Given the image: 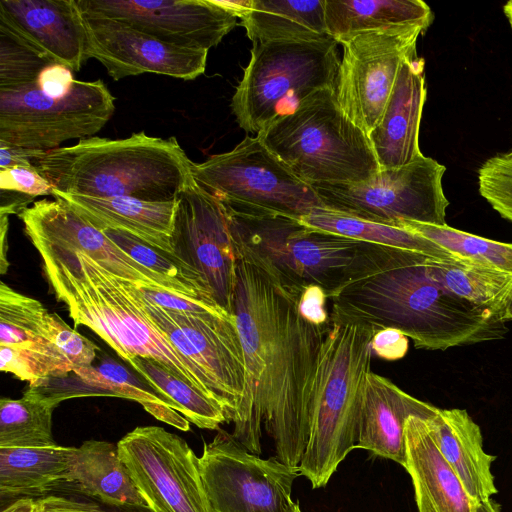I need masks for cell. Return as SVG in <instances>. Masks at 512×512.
<instances>
[{
  "label": "cell",
  "mask_w": 512,
  "mask_h": 512,
  "mask_svg": "<svg viewBox=\"0 0 512 512\" xmlns=\"http://www.w3.org/2000/svg\"><path fill=\"white\" fill-rule=\"evenodd\" d=\"M232 235L236 251L232 313L247 367V388L232 435L258 455L264 425L277 459L299 466L309 439L316 371L329 325L306 321L298 311L301 288Z\"/></svg>",
  "instance_id": "obj_1"
},
{
  "label": "cell",
  "mask_w": 512,
  "mask_h": 512,
  "mask_svg": "<svg viewBox=\"0 0 512 512\" xmlns=\"http://www.w3.org/2000/svg\"><path fill=\"white\" fill-rule=\"evenodd\" d=\"M430 256L364 243L342 283L328 296L330 322L376 331L395 328L426 350L505 337L500 313L452 293L432 275Z\"/></svg>",
  "instance_id": "obj_2"
},
{
  "label": "cell",
  "mask_w": 512,
  "mask_h": 512,
  "mask_svg": "<svg viewBox=\"0 0 512 512\" xmlns=\"http://www.w3.org/2000/svg\"><path fill=\"white\" fill-rule=\"evenodd\" d=\"M30 241L42 258L55 296L67 306L75 326L89 327L127 363L137 356L156 360L222 406L206 374L150 320L135 283L85 254L38 239Z\"/></svg>",
  "instance_id": "obj_3"
},
{
  "label": "cell",
  "mask_w": 512,
  "mask_h": 512,
  "mask_svg": "<svg viewBox=\"0 0 512 512\" xmlns=\"http://www.w3.org/2000/svg\"><path fill=\"white\" fill-rule=\"evenodd\" d=\"M53 191L92 197L175 201L193 179V162L175 137L144 131L123 139L90 137L33 159Z\"/></svg>",
  "instance_id": "obj_4"
},
{
  "label": "cell",
  "mask_w": 512,
  "mask_h": 512,
  "mask_svg": "<svg viewBox=\"0 0 512 512\" xmlns=\"http://www.w3.org/2000/svg\"><path fill=\"white\" fill-rule=\"evenodd\" d=\"M374 328L330 322L321 345L309 439L299 464L313 488L325 487L356 448L364 386L371 372Z\"/></svg>",
  "instance_id": "obj_5"
},
{
  "label": "cell",
  "mask_w": 512,
  "mask_h": 512,
  "mask_svg": "<svg viewBox=\"0 0 512 512\" xmlns=\"http://www.w3.org/2000/svg\"><path fill=\"white\" fill-rule=\"evenodd\" d=\"M257 137L310 185L365 182L380 171L368 135L342 112L332 88L311 94Z\"/></svg>",
  "instance_id": "obj_6"
},
{
  "label": "cell",
  "mask_w": 512,
  "mask_h": 512,
  "mask_svg": "<svg viewBox=\"0 0 512 512\" xmlns=\"http://www.w3.org/2000/svg\"><path fill=\"white\" fill-rule=\"evenodd\" d=\"M334 39L253 43L231 100L238 125L258 134L311 94L333 89L340 60Z\"/></svg>",
  "instance_id": "obj_7"
},
{
  "label": "cell",
  "mask_w": 512,
  "mask_h": 512,
  "mask_svg": "<svg viewBox=\"0 0 512 512\" xmlns=\"http://www.w3.org/2000/svg\"><path fill=\"white\" fill-rule=\"evenodd\" d=\"M193 178L227 206L242 212L299 219L324 208L312 185L297 177L259 137L194 163Z\"/></svg>",
  "instance_id": "obj_8"
},
{
  "label": "cell",
  "mask_w": 512,
  "mask_h": 512,
  "mask_svg": "<svg viewBox=\"0 0 512 512\" xmlns=\"http://www.w3.org/2000/svg\"><path fill=\"white\" fill-rule=\"evenodd\" d=\"M226 207L231 230L242 242L286 281L301 289L321 286L327 297L342 283L365 243L311 229L296 218Z\"/></svg>",
  "instance_id": "obj_9"
},
{
  "label": "cell",
  "mask_w": 512,
  "mask_h": 512,
  "mask_svg": "<svg viewBox=\"0 0 512 512\" xmlns=\"http://www.w3.org/2000/svg\"><path fill=\"white\" fill-rule=\"evenodd\" d=\"M114 102L100 79L75 80L61 97L47 95L36 83L0 91V141L47 151L71 139L93 137L111 119Z\"/></svg>",
  "instance_id": "obj_10"
},
{
  "label": "cell",
  "mask_w": 512,
  "mask_h": 512,
  "mask_svg": "<svg viewBox=\"0 0 512 512\" xmlns=\"http://www.w3.org/2000/svg\"><path fill=\"white\" fill-rule=\"evenodd\" d=\"M445 171L444 165L421 155L406 165L380 169L365 182L312 186L325 209L345 215L392 226L402 221L446 225Z\"/></svg>",
  "instance_id": "obj_11"
},
{
  "label": "cell",
  "mask_w": 512,
  "mask_h": 512,
  "mask_svg": "<svg viewBox=\"0 0 512 512\" xmlns=\"http://www.w3.org/2000/svg\"><path fill=\"white\" fill-rule=\"evenodd\" d=\"M199 465L212 512H292L296 506L291 492L299 466L263 459L224 430L203 443Z\"/></svg>",
  "instance_id": "obj_12"
},
{
  "label": "cell",
  "mask_w": 512,
  "mask_h": 512,
  "mask_svg": "<svg viewBox=\"0 0 512 512\" xmlns=\"http://www.w3.org/2000/svg\"><path fill=\"white\" fill-rule=\"evenodd\" d=\"M421 26L366 31L343 38L333 93L342 112L367 135L380 121L402 63L417 55Z\"/></svg>",
  "instance_id": "obj_13"
},
{
  "label": "cell",
  "mask_w": 512,
  "mask_h": 512,
  "mask_svg": "<svg viewBox=\"0 0 512 512\" xmlns=\"http://www.w3.org/2000/svg\"><path fill=\"white\" fill-rule=\"evenodd\" d=\"M117 447L149 511L212 512L199 457L182 437L160 426H138Z\"/></svg>",
  "instance_id": "obj_14"
},
{
  "label": "cell",
  "mask_w": 512,
  "mask_h": 512,
  "mask_svg": "<svg viewBox=\"0 0 512 512\" xmlns=\"http://www.w3.org/2000/svg\"><path fill=\"white\" fill-rule=\"evenodd\" d=\"M150 320L211 381L228 421H234L247 388V367L234 315L177 312L158 306L140 291Z\"/></svg>",
  "instance_id": "obj_15"
},
{
  "label": "cell",
  "mask_w": 512,
  "mask_h": 512,
  "mask_svg": "<svg viewBox=\"0 0 512 512\" xmlns=\"http://www.w3.org/2000/svg\"><path fill=\"white\" fill-rule=\"evenodd\" d=\"M172 243L176 258L196 271L215 302L233 315L236 251L227 207L194 178L177 198Z\"/></svg>",
  "instance_id": "obj_16"
},
{
  "label": "cell",
  "mask_w": 512,
  "mask_h": 512,
  "mask_svg": "<svg viewBox=\"0 0 512 512\" xmlns=\"http://www.w3.org/2000/svg\"><path fill=\"white\" fill-rule=\"evenodd\" d=\"M82 14L85 58L99 61L115 81L144 73L193 80L206 69L208 50L168 44L127 23Z\"/></svg>",
  "instance_id": "obj_17"
},
{
  "label": "cell",
  "mask_w": 512,
  "mask_h": 512,
  "mask_svg": "<svg viewBox=\"0 0 512 512\" xmlns=\"http://www.w3.org/2000/svg\"><path fill=\"white\" fill-rule=\"evenodd\" d=\"M84 14L131 25L165 43L208 50L238 24L213 0H76Z\"/></svg>",
  "instance_id": "obj_18"
},
{
  "label": "cell",
  "mask_w": 512,
  "mask_h": 512,
  "mask_svg": "<svg viewBox=\"0 0 512 512\" xmlns=\"http://www.w3.org/2000/svg\"><path fill=\"white\" fill-rule=\"evenodd\" d=\"M18 216L29 239H38L85 254L114 275L139 287H159L197 298L173 281L140 265L104 231L92 225L61 198L35 201Z\"/></svg>",
  "instance_id": "obj_19"
},
{
  "label": "cell",
  "mask_w": 512,
  "mask_h": 512,
  "mask_svg": "<svg viewBox=\"0 0 512 512\" xmlns=\"http://www.w3.org/2000/svg\"><path fill=\"white\" fill-rule=\"evenodd\" d=\"M0 24L73 72L86 61L83 14L76 0H1Z\"/></svg>",
  "instance_id": "obj_20"
},
{
  "label": "cell",
  "mask_w": 512,
  "mask_h": 512,
  "mask_svg": "<svg viewBox=\"0 0 512 512\" xmlns=\"http://www.w3.org/2000/svg\"><path fill=\"white\" fill-rule=\"evenodd\" d=\"M425 61L417 55L401 65L380 121L368 134L380 169L406 165L421 155L419 129L426 101Z\"/></svg>",
  "instance_id": "obj_21"
},
{
  "label": "cell",
  "mask_w": 512,
  "mask_h": 512,
  "mask_svg": "<svg viewBox=\"0 0 512 512\" xmlns=\"http://www.w3.org/2000/svg\"><path fill=\"white\" fill-rule=\"evenodd\" d=\"M438 409L371 371L362 395L356 448L368 450L375 456L393 460L404 467L407 419L410 416L428 419Z\"/></svg>",
  "instance_id": "obj_22"
},
{
  "label": "cell",
  "mask_w": 512,
  "mask_h": 512,
  "mask_svg": "<svg viewBox=\"0 0 512 512\" xmlns=\"http://www.w3.org/2000/svg\"><path fill=\"white\" fill-rule=\"evenodd\" d=\"M52 196L68 202L99 230L128 232L176 258L172 235L177 200L145 201L126 196L92 197L58 191H53Z\"/></svg>",
  "instance_id": "obj_23"
},
{
  "label": "cell",
  "mask_w": 512,
  "mask_h": 512,
  "mask_svg": "<svg viewBox=\"0 0 512 512\" xmlns=\"http://www.w3.org/2000/svg\"><path fill=\"white\" fill-rule=\"evenodd\" d=\"M406 463L418 512H475L477 504L438 450L426 420L410 416L405 423Z\"/></svg>",
  "instance_id": "obj_24"
},
{
  "label": "cell",
  "mask_w": 512,
  "mask_h": 512,
  "mask_svg": "<svg viewBox=\"0 0 512 512\" xmlns=\"http://www.w3.org/2000/svg\"><path fill=\"white\" fill-rule=\"evenodd\" d=\"M36 386L61 401L86 396L133 400L157 420L184 432L190 430V422L178 412L177 406L171 400L157 393L148 384L138 381L114 361L99 366L75 367L66 377L49 378Z\"/></svg>",
  "instance_id": "obj_25"
},
{
  "label": "cell",
  "mask_w": 512,
  "mask_h": 512,
  "mask_svg": "<svg viewBox=\"0 0 512 512\" xmlns=\"http://www.w3.org/2000/svg\"><path fill=\"white\" fill-rule=\"evenodd\" d=\"M438 450L477 505L498 493L491 473L496 456L483 450L480 427L464 409H438L425 419Z\"/></svg>",
  "instance_id": "obj_26"
},
{
  "label": "cell",
  "mask_w": 512,
  "mask_h": 512,
  "mask_svg": "<svg viewBox=\"0 0 512 512\" xmlns=\"http://www.w3.org/2000/svg\"><path fill=\"white\" fill-rule=\"evenodd\" d=\"M66 482L111 506L148 509L119 456L117 444L86 440L74 447Z\"/></svg>",
  "instance_id": "obj_27"
},
{
  "label": "cell",
  "mask_w": 512,
  "mask_h": 512,
  "mask_svg": "<svg viewBox=\"0 0 512 512\" xmlns=\"http://www.w3.org/2000/svg\"><path fill=\"white\" fill-rule=\"evenodd\" d=\"M239 19L253 43L332 39L325 23V0H251Z\"/></svg>",
  "instance_id": "obj_28"
},
{
  "label": "cell",
  "mask_w": 512,
  "mask_h": 512,
  "mask_svg": "<svg viewBox=\"0 0 512 512\" xmlns=\"http://www.w3.org/2000/svg\"><path fill=\"white\" fill-rule=\"evenodd\" d=\"M433 12L421 0H325L328 34L337 43L354 34L403 26L427 30Z\"/></svg>",
  "instance_id": "obj_29"
},
{
  "label": "cell",
  "mask_w": 512,
  "mask_h": 512,
  "mask_svg": "<svg viewBox=\"0 0 512 512\" xmlns=\"http://www.w3.org/2000/svg\"><path fill=\"white\" fill-rule=\"evenodd\" d=\"M74 447L0 448V496L41 494L66 482Z\"/></svg>",
  "instance_id": "obj_30"
},
{
  "label": "cell",
  "mask_w": 512,
  "mask_h": 512,
  "mask_svg": "<svg viewBox=\"0 0 512 512\" xmlns=\"http://www.w3.org/2000/svg\"><path fill=\"white\" fill-rule=\"evenodd\" d=\"M298 220L311 229L365 243L417 252L442 260H461L405 228L359 219L325 208H316Z\"/></svg>",
  "instance_id": "obj_31"
},
{
  "label": "cell",
  "mask_w": 512,
  "mask_h": 512,
  "mask_svg": "<svg viewBox=\"0 0 512 512\" xmlns=\"http://www.w3.org/2000/svg\"><path fill=\"white\" fill-rule=\"evenodd\" d=\"M62 401L29 385L19 399L0 400V448L57 445L52 434V415Z\"/></svg>",
  "instance_id": "obj_32"
},
{
  "label": "cell",
  "mask_w": 512,
  "mask_h": 512,
  "mask_svg": "<svg viewBox=\"0 0 512 512\" xmlns=\"http://www.w3.org/2000/svg\"><path fill=\"white\" fill-rule=\"evenodd\" d=\"M427 264L434 278L452 293L503 317L505 301L512 289V274L464 260L428 257Z\"/></svg>",
  "instance_id": "obj_33"
},
{
  "label": "cell",
  "mask_w": 512,
  "mask_h": 512,
  "mask_svg": "<svg viewBox=\"0 0 512 512\" xmlns=\"http://www.w3.org/2000/svg\"><path fill=\"white\" fill-rule=\"evenodd\" d=\"M128 364L157 393L171 400L190 423L215 430L228 421L225 409L202 391L173 374L154 359L133 357Z\"/></svg>",
  "instance_id": "obj_34"
},
{
  "label": "cell",
  "mask_w": 512,
  "mask_h": 512,
  "mask_svg": "<svg viewBox=\"0 0 512 512\" xmlns=\"http://www.w3.org/2000/svg\"><path fill=\"white\" fill-rule=\"evenodd\" d=\"M43 304L0 283V345L21 348H58L48 336Z\"/></svg>",
  "instance_id": "obj_35"
},
{
  "label": "cell",
  "mask_w": 512,
  "mask_h": 512,
  "mask_svg": "<svg viewBox=\"0 0 512 512\" xmlns=\"http://www.w3.org/2000/svg\"><path fill=\"white\" fill-rule=\"evenodd\" d=\"M397 227L417 233L456 258L512 274V243H503L446 225L402 221Z\"/></svg>",
  "instance_id": "obj_36"
},
{
  "label": "cell",
  "mask_w": 512,
  "mask_h": 512,
  "mask_svg": "<svg viewBox=\"0 0 512 512\" xmlns=\"http://www.w3.org/2000/svg\"><path fill=\"white\" fill-rule=\"evenodd\" d=\"M53 64L57 63L0 24V91L36 83L40 73Z\"/></svg>",
  "instance_id": "obj_37"
},
{
  "label": "cell",
  "mask_w": 512,
  "mask_h": 512,
  "mask_svg": "<svg viewBox=\"0 0 512 512\" xmlns=\"http://www.w3.org/2000/svg\"><path fill=\"white\" fill-rule=\"evenodd\" d=\"M73 365L58 349L21 348L0 345V369L29 385H39L49 378H63Z\"/></svg>",
  "instance_id": "obj_38"
},
{
  "label": "cell",
  "mask_w": 512,
  "mask_h": 512,
  "mask_svg": "<svg viewBox=\"0 0 512 512\" xmlns=\"http://www.w3.org/2000/svg\"><path fill=\"white\" fill-rule=\"evenodd\" d=\"M480 195L504 219L512 223V157L500 154L478 169Z\"/></svg>",
  "instance_id": "obj_39"
},
{
  "label": "cell",
  "mask_w": 512,
  "mask_h": 512,
  "mask_svg": "<svg viewBox=\"0 0 512 512\" xmlns=\"http://www.w3.org/2000/svg\"><path fill=\"white\" fill-rule=\"evenodd\" d=\"M47 325L50 341L74 368L92 365L98 351L96 344L72 329L57 313H48Z\"/></svg>",
  "instance_id": "obj_40"
},
{
  "label": "cell",
  "mask_w": 512,
  "mask_h": 512,
  "mask_svg": "<svg viewBox=\"0 0 512 512\" xmlns=\"http://www.w3.org/2000/svg\"><path fill=\"white\" fill-rule=\"evenodd\" d=\"M0 189L16 191L34 199L42 195H53L51 184L34 164L0 169Z\"/></svg>",
  "instance_id": "obj_41"
},
{
  "label": "cell",
  "mask_w": 512,
  "mask_h": 512,
  "mask_svg": "<svg viewBox=\"0 0 512 512\" xmlns=\"http://www.w3.org/2000/svg\"><path fill=\"white\" fill-rule=\"evenodd\" d=\"M139 289L148 300L168 310L187 313L232 315L216 303L176 294L163 288L139 287Z\"/></svg>",
  "instance_id": "obj_42"
},
{
  "label": "cell",
  "mask_w": 512,
  "mask_h": 512,
  "mask_svg": "<svg viewBox=\"0 0 512 512\" xmlns=\"http://www.w3.org/2000/svg\"><path fill=\"white\" fill-rule=\"evenodd\" d=\"M328 300L326 291L318 285H307L301 289L298 299V311L309 323L326 327L330 323V315L326 308Z\"/></svg>",
  "instance_id": "obj_43"
},
{
  "label": "cell",
  "mask_w": 512,
  "mask_h": 512,
  "mask_svg": "<svg viewBox=\"0 0 512 512\" xmlns=\"http://www.w3.org/2000/svg\"><path fill=\"white\" fill-rule=\"evenodd\" d=\"M408 347V337L395 328L377 330L371 340L372 354L390 361L403 358Z\"/></svg>",
  "instance_id": "obj_44"
},
{
  "label": "cell",
  "mask_w": 512,
  "mask_h": 512,
  "mask_svg": "<svg viewBox=\"0 0 512 512\" xmlns=\"http://www.w3.org/2000/svg\"><path fill=\"white\" fill-rule=\"evenodd\" d=\"M75 79L73 71L60 64L46 67L37 79V86L47 95L61 97L69 92Z\"/></svg>",
  "instance_id": "obj_45"
},
{
  "label": "cell",
  "mask_w": 512,
  "mask_h": 512,
  "mask_svg": "<svg viewBox=\"0 0 512 512\" xmlns=\"http://www.w3.org/2000/svg\"><path fill=\"white\" fill-rule=\"evenodd\" d=\"M34 512H113L96 503L74 500L60 495L43 496L35 500Z\"/></svg>",
  "instance_id": "obj_46"
},
{
  "label": "cell",
  "mask_w": 512,
  "mask_h": 512,
  "mask_svg": "<svg viewBox=\"0 0 512 512\" xmlns=\"http://www.w3.org/2000/svg\"><path fill=\"white\" fill-rule=\"evenodd\" d=\"M45 152L44 150L23 148L0 141V169L33 165V159L42 156Z\"/></svg>",
  "instance_id": "obj_47"
},
{
  "label": "cell",
  "mask_w": 512,
  "mask_h": 512,
  "mask_svg": "<svg viewBox=\"0 0 512 512\" xmlns=\"http://www.w3.org/2000/svg\"><path fill=\"white\" fill-rule=\"evenodd\" d=\"M215 4L241 18L251 7V0L243 1H219L213 0Z\"/></svg>",
  "instance_id": "obj_48"
},
{
  "label": "cell",
  "mask_w": 512,
  "mask_h": 512,
  "mask_svg": "<svg viewBox=\"0 0 512 512\" xmlns=\"http://www.w3.org/2000/svg\"><path fill=\"white\" fill-rule=\"evenodd\" d=\"M35 500L32 497H18L1 512H34Z\"/></svg>",
  "instance_id": "obj_49"
},
{
  "label": "cell",
  "mask_w": 512,
  "mask_h": 512,
  "mask_svg": "<svg viewBox=\"0 0 512 512\" xmlns=\"http://www.w3.org/2000/svg\"><path fill=\"white\" fill-rule=\"evenodd\" d=\"M8 230V215H1V273L7 270L8 262L5 259L6 234Z\"/></svg>",
  "instance_id": "obj_50"
},
{
  "label": "cell",
  "mask_w": 512,
  "mask_h": 512,
  "mask_svg": "<svg viewBox=\"0 0 512 512\" xmlns=\"http://www.w3.org/2000/svg\"><path fill=\"white\" fill-rule=\"evenodd\" d=\"M475 512H501V507L497 502L490 499V501L478 505Z\"/></svg>",
  "instance_id": "obj_51"
},
{
  "label": "cell",
  "mask_w": 512,
  "mask_h": 512,
  "mask_svg": "<svg viewBox=\"0 0 512 512\" xmlns=\"http://www.w3.org/2000/svg\"><path fill=\"white\" fill-rule=\"evenodd\" d=\"M503 319L507 322L512 320V289L509 292V295L505 301L504 309H503Z\"/></svg>",
  "instance_id": "obj_52"
},
{
  "label": "cell",
  "mask_w": 512,
  "mask_h": 512,
  "mask_svg": "<svg viewBox=\"0 0 512 512\" xmlns=\"http://www.w3.org/2000/svg\"><path fill=\"white\" fill-rule=\"evenodd\" d=\"M503 12L509 22V25L512 29V0L508 1L504 6H503Z\"/></svg>",
  "instance_id": "obj_53"
},
{
  "label": "cell",
  "mask_w": 512,
  "mask_h": 512,
  "mask_svg": "<svg viewBox=\"0 0 512 512\" xmlns=\"http://www.w3.org/2000/svg\"><path fill=\"white\" fill-rule=\"evenodd\" d=\"M292 512H302L300 508V503L298 501L296 502V506Z\"/></svg>",
  "instance_id": "obj_54"
},
{
  "label": "cell",
  "mask_w": 512,
  "mask_h": 512,
  "mask_svg": "<svg viewBox=\"0 0 512 512\" xmlns=\"http://www.w3.org/2000/svg\"><path fill=\"white\" fill-rule=\"evenodd\" d=\"M508 154L512 157V151H510Z\"/></svg>",
  "instance_id": "obj_55"
}]
</instances>
